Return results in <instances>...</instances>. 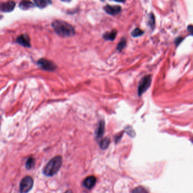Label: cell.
<instances>
[{"label":"cell","instance_id":"cell-7","mask_svg":"<svg viewBox=\"0 0 193 193\" xmlns=\"http://www.w3.org/2000/svg\"><path fill=\"white\" fill-rule=\"evenodd\" d=\"M97 182V178L94 176H89L85 178L82 182V185L87 189L91 190L95 186Z\"/></svg>","mask_w":193,"mask_h":193},{"label":"cell","instance_id":"cell-24","mask_svg":"<svg viewBox=\"0 0 193 193\" xmlns=\"http://www.w3.org/2000/svg\"><path fill=\"white\" fill-rule=\"evenodd\" d=\"M73 193V191H72V190H66V191H65V193Z\"/></svg>","mask_w":193,"mask_h":193},{"label":"cell","instance_id":"cell-2","mask_svg":"<svg viewBox=\"0 0 193 193\" xmlns=\"http://www.w3.org/2000/svg\"><path fill=\"white\" fill-rule=\"evenodd\" d=\"M63 163V159L61 156H56L49 161L43 169V173L47 177H52L56 175Z\"/></svg>","mask_w":193,"mask_h":193},{"label":"cell","instance_id":"cell-13","mask_svg":"<svg viewBox=\"0 0 193 193\" xmlns=\"http://www.w3.org/2000/svg\"><path fill=\"white\" fill-rule=\"evenodd\" d=\"M34 2L35 6L40 9H44L52 4V1L49 0H35Z\"/></svg>","mask_w":193,"mask_h":193},{"label":"cell","instance_id":"cell-23","mask_svg":"<svg viewBox=\"0 0 193 193\" xmlns=\"http://www.w3.org/2000/svg\"><path fill=\"white\" fill-rule=\"evenodd\" d=\"M182 39H183V38H182V37H178V38L176 40V44L178 45V44H180V42H181V41H182Z\"/></svg>","mask_w":193,"mask_h":193},{"label":"cell","instance_id":"cell-9","mask_svg":"<svg viewBox=\"0 0 193 193\" xmlns=\"http://www.w3.org/2000/svg\"><path fill=\"white\" fill-rule=\"evenodd\" d=\"M105 121L104 119H101L99 123V125L96 130L95 131V135L97 140H101L105 132Z\"/></svg>","mask_w":193,"mask_h":193},{"label":"cell","instance_id":"cell-5","mask_svg":"<svg viewBox=\"0 0 193 193\" xmlns=\"http://www.w3.org/2000/svg\"><path fill=\"white\" fill-rule=\"evenodd\" d=\"M37 65L41 69L48 71H54L57 68L55 63L49 59L43 58L37 60Z\"/></svg>","mask_w":193,"mask_h":193},{"label":"cell","instance_id":"cell-4","mask_svg":"<svg viewBox=\"0 0 193 193\" xmlns=\"http://www.w3.org/2000/svg\"><path fill=\"white\" fill-rule=\"evenodd\" d=\"M151 82L152 77L150 75H146L142 79L138 88V93L139 96H141L143 93L149 89L151 85Z\"/></svg>","mask_w":193,"mask_h":193},{"label":"cell","instance_id":"cell-18","mask_svg":"<svg viewBox=\"0 0 193 193\" xmlns=\"http://www.w3.org/2000/svg\"><path fill=\"white\" fill-rule=\"evenodd\" d=\"M132 193H148L147 190L144 187L139 186L135 187L132 191Z\"/></svg>","mask_w":193,"mask_h":193},{"label":"cell","instance_id":"cell-12","mask_svg":"<svg viewBox=\"0 0 193 193\" xmlns=\"http://www.w3.org/2000/svg\"><path fill=\"white\" fill-rule=\"evenodd\" d=\"M117 31L116 30H112L110 32H107L103 35V37L106 40L113 41L116 37Z\"/></svg>","mask_w":193,"mask_h":193},{"label":"cell","instance_id":"cell-10","mask_svg":"<svg viewBox=\"0 0 193 193\" xmlns=\"http://www.w3.org/2000/svg\"><path fill=\"white\" fill-rule=\"evenodd\" d=\"M14 1H8L5 2H2L1 4V11L4 13H10L14 10L15 7Z\"/></svg>","mask_w":193,"mask_h":193},{"label":"cell","instance_id":"cell-15","mask_svg":"<svg viewBox=\"0 0 193 193\" xmlns=\"http://www.w3.org/2000/svg\"><path fill=\"white\" fill-rule=\"evenodd\" d=\"M110 143H111V139H109V138L106 137L100 140V141L99 142V146L101 149L104 150V149H108V147L110 145Z\"/></svg>","mask_w":193,"mask_h":193},{"label":"cell","instance_id":"cell-11","mask_svg":"<svg viewBox=\"0 0 193 193\" xmlns=\"http://www.w3.org/2000/svg\"><path fill=\"white\" fill-rule=\"evenodd\" d=\"M35 5L33 4L31 1H23L19 4V8L23 10H27L31 8H34Z\"/></svg>","mask_w":193,"mask_h":193},{"label":"cell","instance_id":"cell-16","mask_svg":"<svg viewBox=\"0 0 193 193\" xmlns=\"http://www.w3.org/2000/svg\"><path fill=\"white\" fill-rule=\"evenodd\" d=\"M126 40L125 37H123L121 39V40L119 42V44H117V50L119 51V52H121L124 48L126 47Z\"/></svg>","mask_w":193,"mask_h":193},{"label":"cell","instance_id":"cell-8","mask_svg":"<svg viewBox=\"0 0 193 193\" xmlns=\"http://www.w3.org/2000/svg\"><path fill=\"white\" fill-rule=\"evenodd\" d=\"M104 11L108 14L111 15H115L119 14L121 11V7L119 5H110L107 4L104 7Z\"/></svg>","mask_w":193,"mask_h":193},{"label":"cell","instance_id":"cell-6","mask_svg":"<svg viewBox=\"0 0 193 193\" xmlns=\"http://www.w3.org/2000/svg\"><path fill=\"white\" fill-rule=\"evenodd\" d=\"M16 43L19 45L26 48L31 47L30 37L27 34H22L17 37Z\"/></svg>","mask_w":193,"mask_h":193},{"label":"cell","instance_id":"cell-1","mask_svg":"<svg viewBox=\"0 0 193 193\" xmlns=\"http://www.w3.org/2000/svg\"><path fill=\"white\" fill-rule=\"evenodd\" d=\"M52 27L55 33L61 37H71L75 34L74 28L64 21L55 20L52 22Z\"/></svg>","mask_w":193,"mask_h":193},{"label":"cell","instance_id":"cell-19","mask_svg":"<svg viewBox=\"0 0 193 193\" xmlns=\"http://www.w3.org/2000/svg\"><path fill=\"white\" fill-rule=\"evenodd\" d=\"M155 17L152 13H151V14L149 15V24L151 27H153L155 26Z\"/></svg>","mask_w":193,"mask_h":193},{"label":"cell","instance_id":"cell-14","mask_svg":"<svg viewBox=\"0 0 193 193\" xmlns=\"http://www.w3.org/2000/svg\"><path fill=\"white\" fill-rule=\"evenodd\" d=\"M35 163H36L35 159L32 156H30L27 160L25 164V168L28 171L32 169L35 167Z\"/></svg>","mask_w":193,"mask_h":193},{"label":"cell","instance_id":"cell-3","mask_svg":"<svg viewBox=\"0 0 193 193\" xmlns=\"http://www.w3.org/2000/svg\"><path fill=\"white\" fill-rule=\"evenodd\" d=\"M34 180L27 176L22 178L19 184V191L21 193H28L30 191L34 186Z\"/></svg>","mask_w":193,"mask_h":193},{"label":"cell","instance_id":"cell-22","mask_svg":"<svg viewBox=\"0 0 193 193\" xmlns=\"http://www.w3.org/2000/svg\"><path fill=\"white\" fill-rule=\"evenodd\" d=\"M122 137V134H119L117 135L115 138V141L116 143L119 142V141L121 139V138Z\"/></svg>","mask_w":193,"mask_h":193},{"label":"cell","instance_id":"cell-20","mask_svg":"<svg viewBox=\"0 0 193 193\" xmlns=\"http://www.w3.org/2000/svg\"><path fill=\"white\" fill-rule=\"evenodd\" d=\"M126 132L127 133V134H129L130 136L131 137H133L134 135V131L130 127H128L126 129Z\"/></svg>","mask_w":193,"mask_h":193},{"label":"cell","instance_id":"cell-17","mask_svg":"<svg viewBox=\"0 0 193 193\" xmlns=\"http://www.w3.org/2000/svg\"><path fill=\"white\" fill-rule=\"evenodd\" d=\"M143 34V31L142 30L139 28H136L131 32V35L133 37H138V36H141Z\"/></svg>","mask_w":193,"mask_h":193},{"label":"cell","instance_id":"cell-21","mask_svg":"<svg viewBox=\"0 0 193 193\" xmlns=\"http://www.w3.org/2000/svg\"><path fill=\"white\" fill-rule=\"evenodd\" d=\"M187 29L189 33L193 36V25H189L187 27Z\"/></svg>","mask_w":193,"mask_h":193}]
</instances>
